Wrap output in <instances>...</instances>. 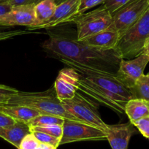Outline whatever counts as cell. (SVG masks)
<instances>
[{"instance_id":"8fae6325","label":"cell","mask_w":149,"mask_h":149,"mask_svg":"<svg viewBox=\"0 0 149 149\" xmlns=\"http://www.w3.org/2000/svg\"><path fill=\"white\" fill-rule=\"evenodd\" d=\"M81 74L71 67L62 69L54 83V88L60 101L71 100L78 90Z\"/></svg>"},{"instance_id":"f1b7e54d","label":"cell","mask_w":149,"mask_h":149,"mask_svg":"<svg viewBox=\"0 0 149 149\" xmlns=\"http://www.w3.org/2000/svg\"><path fill=\"white\" fill-rule=\"evenodd\" d=\"M26 31L24 30H12V31H0V41L12 39L13 37H17V36L22 35V34H27Z\"/></svg>"},{"instance_id":"3957f363","label":"cell","mask_w":149,"mask_h":149,"mask_svg":"<svg viewBox=\"0 0 149 149\" xmlns=\"http://www.w3.org/2000/svg\"><path fill=\"white\" fill-rule=\"evenodd\" d=\"M149 37V7L141 18L120 38L116 51L121 58L132 59L143 51Z\"/></svg>"},{"instance_id":"6da1fadb","label":"cell","mask_w":149,"mask_h":149,"mask_svg":"<svg viewBox=\"0 0 149 149\" xmlns=\"http://www.w3.org/2000/svg\"><path fill=\"white\" fill-rule=\"evenodd\" d=\"M42 47L58 59H68L114 74L118 71L121 59L116 50L92 48L63 32L49 34Z\"/></svg>"},{"instance_id":"ffe728a7","label":"cell","mask_w":149,"mask_h":149,"mask_svg":"<svg viewBox=\"0 0 149 149\" xmlns=\"http://www.w3.org/2000/svg\"><path fill=\"white\" fill-rule=\"evenodd\" d=\"M130 91L132 99H142L149 102V74H143Z\"/></svg>"},{"instance_id":"484cf974","label":"cell","mask_w":149,"mask_h":149,"mask_svg":"<svg viewBox=\"0 0 149 149\" xmlns=\"http://www.w3.org/2000/svg\"><path fill=\"white\" fill-rule=\"evenodd\" d=\"M40 143L32 133L26 135L20 143L18 149H37L40 146Z\"/></svg>"},{"instance_id":"cb8c5ba5","label":"cell","mask_w":149,"mask_h":149,"mask_svg":"<svg viewBox=\"0 0 149 149\" xmlns=\"http://www.w3.org/2000/svg\"><path fill=\"white\" fill-rule=\"evenodd\" d=\"M34 137L40 143H45V144H50L55 147L58 148L59 146L60 140L61 139L57 138L52 135L46 134V133L40 132H31Z\"/></svg>"},{"instance_id":"5b68a950","label":"cell","mask_w":149,"mask_h":149,"mask_svg":"<svg viewBox=\"0 0 149 149\" xmlns=\"http://www.w3.org/2000/svg\"><path fill=\"white\" fill-rule=\"evenodd\" d=\"M73 23L77 27V40L83 41L111 26L113 16L102 5L97 9L77 16Z\"/></svg>"},{"instance_id":"74e56055","label":"cell","mask_w":149,"mask_h":149,"mask_svg":"<svg viewBox=\"0 0 149 149\" xmlns=\"http://www.w3.org/2000/svg\"><path fill=\"white\" fill-rule=\"evenodd\" d=\"M148 74H149V72H148Z\"/></svg>"},{"instance_id":"d6986e66","label":"cell","mask_w":149,"mask_h":149,"mask_svg":"<svg viewBox=\"0 0 149 149\" xmlns=\"http://www.w3.org/2000/svg\"><path fill=\"white\" fill-rule=\"evenodd\" d=\"M124 113L132 124L143 117L149 116V102L142 99H131L126 103Z\"/></svg>"},{"instance_id":"9a60e30c","label":"cell","mask_w":149,"mask_h":149,"mask_svg":"<svg viewBox=\"0 0 149 149\" xmlns=\"http://www.w3.org/2000/svg\"><path fill=\"white\" fill-rule=\"evenodd\" d=\"M121 36L116 30L109 27L107 29L99 32L84 40L81 41L83 43L101 50H115L120 40Z\"/></svg>"},{"instance_id":"603a6c76","label":"cell","mask_w":149,"mask_h":149,"mask_svg":"<svg viewBox=\"0 0 149 149\" xmlns=\"http://www.w3.org/2000/svg\"><path fill=\"white\" fill-rule=\"evenodd\" d=\"M18 91L16 88L0 84V106L8 104L10 100Z\"/></svg>"},{"instance_id":"d590c367","label":"cell","mask_w":149,"mask_h":149,"mask_svg":"<svg viewBox=\"0 0 149 149\" xmlns=\"http://www.w3.org/2000/svg\"><path fill=\"white\" fill-rule=\"evenodd\" d=\"M7 1H8V0H0V2H7Z\"/></svg>"},{"instance_id":"7c38bea8","label":"cell","mask_w":149,"mask_h":149,"mask_svg":"<svg viewBox=\"0 0 149 149\" xmlns=\"http://www.w3.org/2000/svg\"><path fill=\"white\" fill-rule=\"evenodd\" d=\"M81 2V0H65L62 3L57 5L54 14L47 22L38 26L34 30L50 29L73 22L74 18L78 15V12Z\"/></svg>"},{"instance_id":"9c48e42d","label":"cell","mask_w":149,"mask_h":149,"mask_svg":"<svg viewBox=\"0 0 149 149\" xmlns=\"http://www.w3.org/2000/svg\"><path fill=\"white\" fill-rule=\"evenodd\" d=\"M103 140H107V135L102 130L84 123L65 119L59 146L74 142Z\"/></svg>"},{"instance_id":"8d00e7d4","label":"cell","mask_w":149,"mask_h":149,"mask_svg":"<svg viewBox=\"0 0 149 149\" xmlns=\"http://www.w3.org/2000/svg\"><path fill=\"white\" fill-rule=\"evenodd\" d=\"M37 149H42V148H41V147H40V146H39V147L37 148Z\"/></svg>"},{"instance_id":"44dd1931","label":"cell","mask_w":149,"mask_h":149,"mask_svg":"<svg viewBox=\"0 0 149 149\" xmlns=\"http://www.w3.org/2000/svg\"><path fill=\"white\" fill-rule=\"evenodd\" d=\"M65 119L61 117L56 116L47 115V114H40L33 118L31 121L29 122L30 127H44V126L55 125L59 124L63 125Z\"/></svg>"},{"instance_id":"52a82bcc","label":"cell","mask_w":149,"mask_h":149,"mask_svg":"<svg viewBox=\"0 0 149 149\" xmlns=\"http://www.w3.org/2000/svg\"><path fill=\"white\" fill-rule=\"evenodd\" d=\"M78 91H81L79 92L80 94L85 95L89 101L92 100L94 104L96 102L98 105L101 104L109 107L117 113H124V107L128 100L103 89L99 86L88 81L81 75L78 85Z\"/></svg>"},{"instance_id":"4fadbf2b","label":"cell","mask_w":149,"mask_h":149,"mask_svg":"<svg viewBox=\"0 0 149 149\" xmlns=\"http://www.w3.org/2000/svg\"><path fill=\"white\" fill-rule=\"evenodd\" d=\"M35 4L13 7L11 10L0 17L1 26H32L35 20Z\"/></svg>"},{"instance_id":"836d02e7","label":"cell","mask_w":149,"mask_h":149,"mask_svg":"<svg viewBox=\"0 0 149 149\" xmlns=\"http://www.w3.org/2000/svg\"><path fill=\"white\" fill-rule=\"evenodd\" d=\"M143 51H144L145 52L147 53V54L149 55V37L148 38L147 40H146V42H145L144 48H143Z\"/></svg>"},{"instance_id":"5bb4252c","label":"cell","mask_w":149,"mask_h":149,"mask_svg":"<svg viewBox=\"0 0 149 149\" xmlns=\"http://www.w3.org/2000/svg\"><path fill=\"white\" fill-rule=\"evenodd\" d=\"M131 122L108 125L105 133L112 149H128L132 136L135 132Z\"/></svg>"},{"instance_id":"30bf717a","label":"cell","mask_w":149,"mask_h":149,"mask_svg":"<svg viewBox=\"0 0 149 149\" xmlns=\"http://www.w3.org/2000/svg\"><path fill=\"white\" fill-rule=\"evenodd\" d=\"M149 62V55L144 51L132 59L121 58L118 71L116 73L117 79L127 88H132L140 77Z\"/></svg>"},{"instance_id":"ac0fdd59","label":"cell","mask_w":149,"mask_h":149,"mask_svg":"<svg viewBox=\"0 0 149 149\" xmlns=\"http://www.w3.org/2000/svg\"><path fill=\"white\" fill-rule=\"evenodd\" d=\"M56 8L57 5L54 0H42L36 4L34 8L35 20L34 24L29 27V29L34 30L37 26L47 22L53 16Z\"/></svg>"},{"instance_id":"1f68e13d","label":"cell","mask_w":149,"mask_h":149,"mask_svg":"<svg viewBox=\"0 0 149 149\" xmlns=\"http://www.w3.org/2000/svg\"><path fill=\"white\" fill-rule=\"evenodd\" d=\"M12 8L13 7L7 2H1L0 3V17L5 15L8 12H10L11 9H12Z\"/></svg>"},{"instance_id":"7a4b0ae2","label":"cell","mask_w":149,"mask_h":149,"mask_svg":"<svg viewBox=\"0 0 149 149\" xmlns=\"http://www.w3.org/2000/svg\"><path fill=\"white\" fill-rule=\"evenodd\" d=\"M8 104L26 106L37 110L41 114L56 116L64 119L81 122L76 117L69 113L63 107L54 87L42 92L18 91L10 100Z\"/></svg>"},{"instance_id":"4dcf8cb0","label":"cell","mask_w":149,"mask_h":149,"mask_svg":"<svg viewBox=\"0 0 149 149\" xmlns=\"http://www.w3.org/2000/svg\"><path fill=\"white\" fill-rule=\"evenodd\" d=\"M37 0H8L7 2L12 7L20 6V5H29L35 4Z\"/></svg>"},{"instance_id":"4316f807","label":"cell","mask_w":149,"mask_h":149,"mask_svg":"<svg viewBox=\"0 0 149 149\" xmlns=\"http://www.w3.org/2000/svg\"><path fill=\"white\" fill-rule=\"evenodd\" d=\"M132 124L145 137L149 140V116L134 121Z\"/></svg>"},{"instance_id":"83f0119b","label":"cell","mask_w":149,"mask_h":149,"mask_svg":"<svg viewBox=\"0 0 149 149\" xmlns=\"http://www.w3.org/2000/svg\"><path fill=\"white\" fill-rule=\"evenodd\" d=\"M105 0H81V5L78 9V15L86 13V11L91 8H94L99 5H102Z\"/></svg>"},{"instance_id":"d6a6232c","label":"cell","mask_w":149,"mask_h":149,"mask_svg":"<svg viewBox=\"0 0 149 149\" xmlns=\"http://www.w3.org/2000/svg\"><path fill=\"white\" fill-rule=\"evenodd\" d=\"M40 146L42 148V149H57L56 147L50 144H45V143H40Z\"/></svg>"},{"instance_id":"277c9868","label":"cell","mask_w":149,"mask_h":149,"mask_svg":"<svg viewBox=\"0 0 149 149\" xmlns=\"http://www.w3.org/2000/svg\"><path fill=\"white\" fill-rule=\"evenodd\" d=\"M59 60L63 64L76 70L84 78L103 89L120 96L128 101L132 99L130 89L117 79L116 74L91 68L68 59L59 58Z\"/></svg>"},{"instance_id":"e0dca14e","label":"cell","mask_w":149,"mask_h":149,"mask_svg":"<svg viewBox=\"0 0 149 149\" xmlns=\"http://www.w3.org/2000/svg\"><path fill=\"white\" fill-rule=\"evenodd\" d=\"M0 111L9 116L16 121L29 124L33 118L40 115V113L31 107L23 105H6L0 106Z\"/></svg>"},{"instance_id":"8992f818","label":"cell","mask_w":149,"mask_h":149,"mask_svg":"<svg viewBox=\"0 0 149 149\" xmlns=\"http://www.w3.org/2000/svg\"><path fill=\"white\" fill-rule=\"evenodd\" d=\"M61 104L69 113L74 116L82 123L102 130L104 132L107 124L103 121L97 111V106L78 91L71 100L61 101Z\"/></svg>"},{"instance_id":"f546056e","label":"cell","mask_w":149,"mask_h":149,"mask_svg":"<svg viewBox=\"0 0 149 149\" xmlns=\"http://www.w3.org/2000/svg\"><path fill=\"white\" fill-rule=\"evenodd\" d=\"M15 120L10 117L9 116L0 111V128H5L10 127L15 123Z\"/></svg>"},{"instance_id":"2e32d148","label":"cell","mask_w":149,"mask_h":149,"mask_svg":"<svg viewBox=\"0 0 149 149\" xmlns=\"http://www.w3.org/2000/svg\"><path fill=\"white\" fill-rule=\"evenodd\" d=\"M31 132V129L28 124L21 121H15V124L10 127L0 128V137L18 149L20 143L24 137Z\"/></svg>"},{"instance_id":"ba28073f","label":"cell","mask_w":149,"mask_h":149,"mask_svg":"<svg viewBox=\"0 0 149 149\" xmlns=\"http://www.w3.org/2000/svg\"><path fill=\"white\" fill-rule=\"evenodd\" d=\"M149 7V0H132L114 13L111 27L123 35L145 13Z\"/></svg>"},{"instance_id":"7402d4cb","label":"cell","mask_w":149,"mask_h":149,"mask_svg":"<svg viewBox=\"0 0 149 149\" xmlns=\"http://www.w3.org/2000/svg\"><path fill=\"white\" fill-rule=\"evenodd\" d=\"M31 132H40L52 135L57 138L61 139L63 134V125L55 124V125L44 126V127H30Z\"/></svg>"},{"instance_id":"d4e9b609","label":"cell","mask_w":149,"mask_h":149,"mask_svg":"<svg viewBox=\"0 0 149 149\" xmlns=\"http://www.w3.org/2000/svg\"><path fill=\"white\" fill-rule=\"evenodd\" d=\"M131 1L132 0H105L102 5L110 13L111 15H113L118 10Z\"/></svg>"},{"instance_id":"e575fe53","label":"cell","mask_w":149,"mask_h":149,"mask_svg":"<svg viewBox=\"0 0 149 149\" xmlns=\"http://www.w3.org/2000/svg\"><path fill=\"white\" fill-rule=\"evenodd\" d=\"M41 1H42V0H37V1H36L35 5H36V4L38 3V2H41ZM54 2H55V3L57 5H60V4H61V3H62L63 2H64L65 0H54Z\"/></svg>"},{"instance_id":"f35d334b","label":"cell","mask_w":149,"mask_h":149,"mask_svg":"<svg viewBox=\"0 0 149 149\" xmlns=\"http://www.w3.org/2000/svg\"><path fill=\"white\" fill-rule=\"evenodd\" d=\"M0 3H1V2H0Z\"/></svg>"}]
</instances>
